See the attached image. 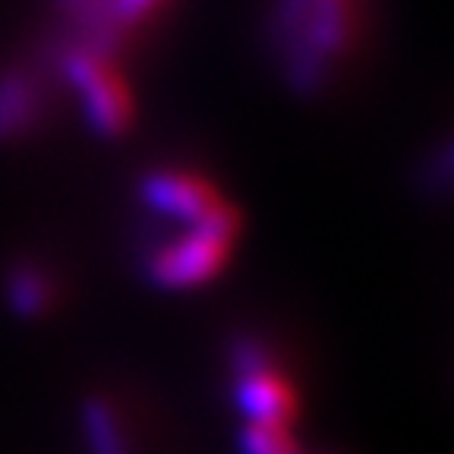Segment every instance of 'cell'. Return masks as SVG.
Masks as SVG:
<instances>
[{"label":"cell","mask_w":454,"mask_h":454,"mask_svg":"<svg viewBox=\"0 0 454 454\" xmlns=\"http://www.w3.org/2000/svg\"><path fill=\"white\" fill-rule=\"evenodd\" d=\"M139 196L155 215L177 221L186 231L208 221L224 206V199L206 180L184 174V170H152V174H145L139 184Z\"/></svg>","instance_id":"obj_4"},{"label":"cell","mask_w":454,"mask_h":454,"mask_svg":"<svg viewBox=\"0 0 454 454\" xmlns=\"http://www.w3.org/2000/svg\"><path fill=\"white\" fill-rule=\"evenodd\" d=\"M243 454H303L284 426H247L240 439Z\"/></svg>","instance_id":"obj_9"},{"label":"cell","mask_w":454,"mask_h":454,"mask_svg":"<svg viewBox=\"0 0 454 454\" xmlns=\"http://www.w3.org/2000/svg\"><path fill=\"white\" fill-rule=\"evenodd\" d=\"M4 297H7L10 309L20 312L22 319H35V316H42V312L51 309V300H54V284H51L48 271H42L38 265L22 262L7 275Z\"/></svg>","instance_id":"obj_6"},{"label":"cell","mask_w":454,"mask_h":454,"mask_svg":"<svg viewBox=\"0 0 454 454\" xmlns=\"http://www.w3.org/2000/svg\"><path fill=\"white\" fill-rule=\"evenodd\" d=\"M227 366L234 376V401L249 426H291L297 417V391L281 376L275 350L259 334H234L227 344Z\"/></svg>","instance_id":"obj_2"},{"label":"cell","mask_w":454,"mask_h":454,"mask_svg":"<svg viewBox=\"0 0 454 454\" xmlns=\"http://www.w3.org/2000/svg\"><path fill=\"white\" fill-rule=\"evenodd\" d=\"M237 234H240V215L224 202L212 218L202 221L199 227H190L180 240L152 249L145 275L168 291L199 287L221 275Z\"/></svg>","instance_id":"obj_1"},{"label":"cell","mask_w":454,"mask_h":454,"mask_svg":"<svg viewBox=\"0 0 454 454\" xmlns=\"http://www.w3.org/2000/svg\"><path fill=\"white\" fill-rule=\"evenodd\" d=\"M42 117V92L22 70L0 73V142L22 136Z\"/></svg>","instance_id":"obj_5"},{"label":"cell","mask_w":454,"mask_h":454,"mask_svg":"<svg viewBox=\"0 0 454 454\" xmlns=\"http://www.w3.org/2000/svg\"><path fill=\"white\" fill-rule=\"evenodd\" d=\"M82 429L89 454H129V442L121 417L105 397H89L82 404Z\"/></svg>","instance_id":"obj_7"},{"label":"cell","mask_w":454,"mask_h":454,"mask_svg":"<svg viewBox=\"0 0 454 454\" xmlns=\"http://www.w3.org/2000/svg\"><path fill=\"white\" fill-rule=\"evenodd\" d=\"M164 0H111L107 4V20H105V35H101V48L111 51L121 42V35H127L129 28L142 26L149 20Z\"/></svg>","instance_id":"obj_8"},{"label":"cell","mask_w":454,"mask_h":454,"mask_svg":"<svg viewBox=\"0 0 454 454\" xmlns=\"http://www.w3.org/2000/svg\"><path fill=\"white\" fill-rule=\"evenodd\" d=\"M67 82L76 89L82 105L85 123L105 139H117L133 123V98L123 82L121 70L114 67L111 51H101L95 44H73L60 60Z\"/></svg>","instance_id":"obj_3"}]
</instances>
